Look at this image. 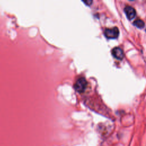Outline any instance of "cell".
<instances>
[{
    "label": "cell",
    "instance_id": "cell-2",
    "mask_svg": "<svg viewBox=\"0 0 146 146\" xmlns=\"http://www.w3.org/2000/svg\"><path fill=\"white\" fill-rule=\"evenodd\" d=\"M104 35L109 39H115L117 38L119 34V31L117 27H113L112 28H107L104 30Z\"/></svg>",
    "mask_w": 146,
    "mask_h": 146
},
{
    "label": "cell",
    "instance_id": "cell-4",
    "mask_svg": "<svg viewBox=\"0 0 146 146\" xmlns=\"http://www.w3.org/2000/svg\"><path fill=\"white\" fill-rule=\"evenodd\" d=\"M113 56L119 60H121L124 58V53L122 49L119 47H115L112 50Z\"/></svg>",
    "mask_w": 146,
    "mask_h": 146
},
{
    "label": "cell",
    "instance_id": "cell-5",
    "mask_svg": "<svg viewBox=\"0 0 146 146\" xmlns=\"http://www.w3.org/2000/svg\"><path fill=\"white\" fill-rule=\"evenodd\" d=\"M133 25L138 28H143L145 26L144 22L141 19H136L133 22Z\"/></svg>",
    "mask_w": 146,
    "mask_h": 146
},
{
    "label": "cell",
    "instance_id": "cell-1",
    "mask_svg": "<svg viewBox=\"0 0 146 146\" xmlns=\"http://www.w3.org/2000/svg\"><path fill=\"white\" fill-rule=\"evenodd\" d=\"M87 86V82L85 78H80L78 79L76 83L74 84V88L78 92H83L86 89Z\"/></svg>",
    "mask_w": 146,
    "mask_h": 146
},
{
    "label": "cell",
    "instance_id": "cell-3",
    "mask_svg": "<svg viewBox=\"0 0 146 146\" xmlns=\"http://www.w3.org/2000/svg\"><path fill=\"white\" fill-rule=\"evenodd\" d=\"M124 12L127 17L129 20L133 19L136 16V11L135 9L130 5H127L125 7Z\"/></svg>",
    "mask_w": 146,
    "mask_h": 146
},
{
    "label": "cell",
    "instance_id": "cell-6",
    "mask_svg": "<svg viewBox=\"0 0 146 146\" xmlns=\"http://www.w3.org/2000/svg\"><path fill=\"white\" fill-rule=\"evenodd\" d=\"M85 4L87 5H90L92 4V1H90V0H87V1H83Z\"/></svg>",
    "mask_w": 146,
    "mask_h": 146
}]
</instances>
